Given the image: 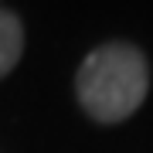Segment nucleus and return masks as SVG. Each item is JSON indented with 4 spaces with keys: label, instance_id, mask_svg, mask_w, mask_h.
I'll return each mask as SVG.
<instances>
[{
    "label": "nucleus",
    "instance_id": "obj_1",
    "mask_svg": "<svg viewBox=\"0 0 153 153\" xmlns=\"http://www.w3.org/2000/svg\"><path fill=\"white\" fill-rule=\"evenodd\" d=\"M150 88V68L133 44H102L82 61L75 92L82 109L99 123H119L140 109Z\"/></svg>",
    "mask_w": 153,
    "mask_h": 153
},
{
    "label": "nucleus",
    "instance_id": "obj_2",
    "mask_svg": "<svg viewBox=\"0 0 153 153\" xmlns=\"http://www.w3.org/2000/svg\"><path fill=\"white\" fill-rule=\"evenodd\" d=\"M24 51V27L21 21L0 7V75H7Z\"/></svg>",
    "mask_w": 153,
    "mask_h": 153
}]
</instances>
